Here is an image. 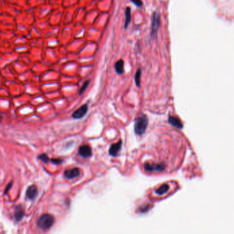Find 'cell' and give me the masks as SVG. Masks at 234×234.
<instances>
[{"instance_id":"6da1fadb","label":"cell","mask_w":234,"mask_h":234,"mask_svg":"<svg viewBox=\"0 0 234 234\" xmlns=\"http://www.w3.org/2000/svg\"><path fill=\"white\" fill-rule=\"evenodd\" d=\"M149 120L146 115H141L137 117L134 124V131L138 135H142L145 133L148 126Z\"/></svg>"},{"instance_id":"7a4b0ae2","label":"cell","mask_w":234,"mask_h":234,"mask_svg":"<svg viewBox=\"0 0 234 234\" xmlns=\"http://www.w3.org/2000/svg\"><path fill=\"white\" fill-rule=\"evenodd\" d=\"M54 221H55V219L52 215L49 214H45L38 219L37 221V226L41 229H49L53 225Z\"/></svg>"},{"instance_id":"3957f363","label":"cell","mask_w":234,"mask_h":234,"mask_svg":"<svg viewBox=\"0 0 234 234\" xmlns=\"http://www.w3.org/2000/svg\"><path fill=\"white\" fill-rule=\"evenodd\" d=\"M166 166L164 163H146L144 165L145 170L149 172H162L165 170Z\"/></svg>"},{"instance_id":"277c9868","label":"cell","mask_w":234,"mask_h":234,"mask_svg":"<svg viewBox=\"0 0 234 234\" xmlns=\"http://www.w3.org/2000/svg\"><path fill=\"white\" fill-rule=\"evenodd\" d=\"M160 26V16L157 12L153 13L152 19V28H151V36L154 37L158 33Z\"/></svg>"},{"instance_id":"5b68a950","label":"cell","mask_w":234,"mask_h":234,"mask_svg":"<svg viewBox=\"0 0 234 234\" xmlns=\"http://www.w3.org/2000/svg\"><path fill=\"white\" fill-rule=\"evenodd\" d=\"M88 109V107L87 104H84L80 107L78 109H77L74 113H73L72 117L74 119H81L87 113Z\"/></svg>"},{"instance_id":"8992f818","label":"cell","mask_w":234,"mask_h":234,"mask_svg":"<svg viewBox=\"0 0 234 234\" xmlns=\"http://www.w3.org/2000/svg\"><path fill=\"white\" fill-rule=\"evenodd\" d=\"M79 155L84 158H88L92 155L91 148L88 145H82L79 148Z\"/></svg>"},{"instance_id":"52a82bcc","label":"cell","mask_w":234,"mask_h":234,"mask_svg":"<svg viewBox=\"0 0 234 234\" xmlns=\"http://www.w3.org/2000/svg\"><path fill=\"white\" fill-rule=\"evenodd\" d=\"M80 170L78 168H73L72 169L66 170L64 172V175L67 179H73L79 177Z\"/></svg>"},{"instance_id":"ba28073f","label":"cell","mask_w":234,"mask_h":234,"mask_svg":"<svg viewBox=\"0 0 234 234\" xmlns=\"http://www.w3.org/2000/svg\"><path fill=\"white\" fill-rule=\"evenodd\" d=\"M122 146V141L120 140L117 143L112 144L109 149V154L113 157H117L118 155V152L121 150Z\"/></svg>"},{"instance_id":"9c48e42d","label":"cell","mask_w":234,"mask_h":234,"mask_svg":"<svg viewBox=\"0 0 234 234\" xmlns=\"http://www.w3.org/2000/svg\"><path fill=\"white\" fill-rule=\"evenodd\" d=\"M38 194V189L35 185L29 186L26 191V197L30 200H34Z\"/></svg>"},{"instance_id":"30bf717a","label":"cell","mask_w":234,"mask_h":234,"mask_svg":"<svg viewBox=\"0 0 234 234\" xmlns=\"http://www.w3.org/2000/svg\"><path fill=\"white\" fill-rule=\"evenodd\" d=\"M25 216V211L21 205H19L15 207V219L17 220V222H19L23 219V216Z\"/></svg>"},{"instance_id":"8fae6325","label":"cell","mask_w":234,"mask_h":234,"mask_svg":"<svg viewBox=\"0 0 234 234\" xmlns=\"http://www.w3.org/2000/svg\"><path fill=\"white\" fill-rule=\"evenodd\" d=\"M168 121L171 125L175 126L176 128H177V129H182V124L178 118L173 116H170L168 118Z\"/></svg>"},{"instance_id":"7c38bea8","label":"cell","mask_w":234,"mask_h":234,"mask_svg":"<svg viewBox=\"0 0 234 234\" xmlns=\"http://www.w3.org/2000/svg\"><path fill=\"white\" fill-rule=\"evenodd\" d=\"M115 71L118 74H121L124 71V62L123 60H119L115 64Z\"/></svg>"},{"instance_id":"4fadbf2b","label":"cell","mask_w":234,"mask_h":234,"mask_svg":"<svg viewBox=\"0 0 234 234\" xmlns=\"http://www.w3.org/2000/svg\"><path fill=\"white\" fill-rule=\"evenodd\" d=\"M169 185L168 184H164L162 185V186H160L158 190H155V194L158 195H160V196H162V195L164 194L166 192H168L169 190Z\"/></svg>"},{"instance_id":"5bb4252c","label":"cell","mask_w":234,"mask_h":234,"mask_svg":"<svg viewBox=\"0 0 234 234\" xmlns=\"http://www.w3.org/2000/svg\"><path fill=\"white\" fill-rule=\"evenodd\" d=\"M131 21V8L127 7L126 9V23H125V28H127Z\"/></svg>"},{"instance_id":"9a60e30c","label":"cell","mask_w":234,"mask_h":234,"mask_svg":"<svg viewBox=\"0 0 234 234\" xmlns=\"http://www.w3.org/2000/svg\"><path fill=\"white\" fill-rule=\"evenodd\" d=\"M140 78H141V70L139 69L137 70L135 74V82L137 86H140Z\"/></svg>"},{"instance_id":"2e32d148","label":"cell","mask_w":234,"mask_h":234,"mask_svg":"<svg viewBox=\"0 0 234 234\" xmlns=\"http://www.w3.org/2000/svg\"><path fill=\"white\" fill-rule=\"evenodd\" d=\"M38 159H40V161H42L43 163H47L48 161H49V157H48L47 154H45V153L41 154V155H38Z\"/></svg>"},{"instance_id":"e0dca14e","label":"cell","mask_w":234,"mask_h":234,"mask_svg":"<svg viewBox=\"0 0 234 234\" xmlns=\"http://www.w3.org/2000/svg\"><path fill=\"white\" fill-rule=\"evenodd\" d=\"M89 82H90V81H86V82L84 83V84H83V85L82 86L81 89H80V90H79V94H80V95L82 94L83 93H84V92L86 91V88L88 87V85H89Z\"/></svg>"},{"instance_id":"ac0fdd59","label":"cell","mask_w":234,"mask_h":234,"mask_svg":"<svg viewBox=\"0 0 234 234\" xmlns=\"http://www.w3.org/2000/svg\"><path fill=\"white\" fill-rule=\"evenodd\" d=\"M131 1L132 2L133 4L138 6V7H140V6H142L143 4L142 0H131Z\"/></svg>"},{"instance_id":"d6986e66","label":"cell","mask_w":234,"mask_h":234,"mask_svg":"<svg viewBox=\"0 0 234 234\" xmlns=\"http://www.w3.org/2000/svg\"><path fill=\"white\" fill-rule=\"evenodd\" d=\"M51 161L54 163V164H60L62 162V160L60 159H51Z\"/></svg>"},{"instance_id":"ffe728a7","label":"cell","mask_w":234,"mask_h":234,"mask_svg":"<svg viewBox=\"0 0 234 234\" xmlns=\"http://www.w3.org/2000/svg\"><path fill=\"white\" fill-rule=\"evenodd\" d=\"M12 182L9 183L7 185V186H6V188H5L4 194H6L8 193V192L10 190H11V187H12Z\"/></svg>"},{"instance_id":"44dd1931","label":"cell","mask_w":234,"mask_h":234,"mask_svg":"<svg viewBox=\"0 0 234 234\" xmlns=\"http://www.w3.org/2000/svg\"><path fill=\"white\" fill-rule=\"evenodd\" d=\"M2 119V117H1V113H0V120Z\"/></svg>"}]
</instances>
